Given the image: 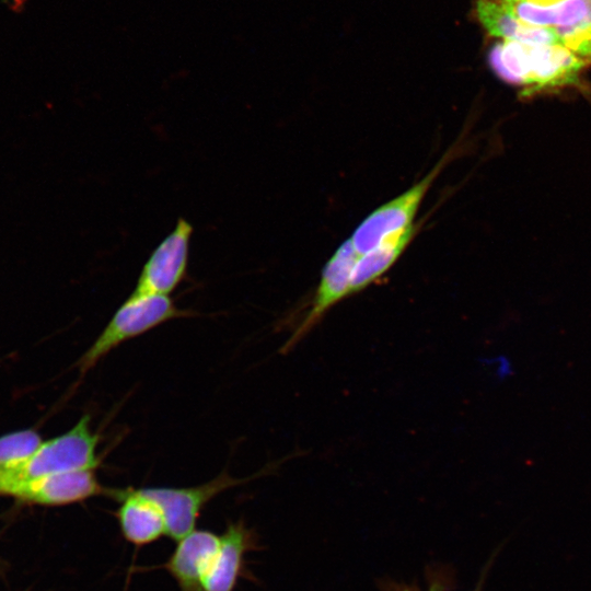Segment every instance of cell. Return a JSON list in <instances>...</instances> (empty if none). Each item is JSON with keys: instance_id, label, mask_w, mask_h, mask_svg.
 <instances>
[{"instance_id": "1", "label": "cell", "mask_w": 591, "mask_h": 591, "mask_svg": "<svg viewBox=\"0 0 591 591\" xmlns=\"http://www.w3.org/2000/svg\"><path fill=\"white\" fill-rule=\"evenodd\" d=\"M488 62L502 81L520 89L522 99L576 88L590 66L561 45L518 42L497 43Z\"/></svg>"}, {"instance_id": "2", "label": "cell", "mask_w": 591, "mask_h": 591, "mask_svg": "<svg viewBox=\"0 0 591 591\" xmlns=\"http://www.w3.org/2000/svg\"><path fill=\"white\" fill-rule=\"evenodd\" d=\"M99 433L91 428V417L82 416L67 432L40 445L23 461L0 471V495L42 477L73 471L95 470L102 462L97 454Z\"/></svg>"}, {"instance_id": "3", "label": "cell", "mask_w": 591, "mask_h": 591, "mask_svg": "<svg viewBox=\"0 0 591 591\" xmlns=\"http://www.w3.org/2000/svg\"><path fill=\"white\" fill-rule=\"evenodd\" d=\"M178 309L169 296L130 294L116 310L92 345L77 362L81 375L125 341L178 317L190 316Z\"/></svg>"}, {"instance_id": "4", "label": "cell", "mask_w": 591, "mask_h": 591, "mask_svg": "<svg viewBox=\"0 0 591 591\" xmlns=\"http://www.w3.org/2000/svg\"><path fill=\"white\" fill-rule=\"evenodd\" d=\"M506 5L523 22L552 30L561 46L591 65V0Z\"/></svg>"}, {"instance_id": "5", "label": "cell", "mask_w": 591, "mask_h": 591, "mask_svg": "<svg viewBox=\"0 0 591 591\" xmlns=\"http://www.w3.org/2000/svg\"><path fill=\"white\" fill-rule=\"evenodd\" d=\"M450 157L451 153L447 152L425 177L373 210L357 227L350 240L359 256L374 248L391 234L413 225L424 197Z\"/></svg>"}, {"instance_id": "6", "label": "cell", "mask_w": 591, "mask_h": 591, "mask_svg": "<svg viewBox=\"0 0 591 591\" xmlns=\"http://www.w3.org/2000/svg\"><path fill=\"white\" fill-rule=\"evenodd\" d=\"M252 477L236 478L223 470L212 479L196 486L143 487V489L161 507L166 535L177 542L195 530L196 522L208 502L219 494L251 480Z\"/></svg>"}, {"instance_id": "7", "label": "cell", "mask_w": 591, "mask_h": 591, "mask_svg": "<svg viewBox=\"0 0 591 591\" xmlns=\"http://www.w3.org/2000/svg\"><path fill=\"white\" fill-rule=\"evenodd\" d=\"M192 234V224L179 218L144 263L131 293L169 296L186 275Z\"/></svg>"}, {"instance_id": "8", "label": "cell", "mask_w": 591, "mask_h": 591, "mask_svg": "<svg viewBox=\"0 0 591 591\" xmlns=\"http://www.w3.org/2000/svg\"><path fill=\"white\" fill-rule=\"evenodd\" d=\"M358 258L359 255L350 239L341 243L334 252L322 270L311 306L286 344V348L300 341L334 305L351 296L352 273Z\"/></svg>"}, {"instance_id": "9", "label": "cell", "mask_w": 591, "mask_h": 591, "mask_svg": "<svg viewBox=\"0 0 591 591\" xmlns=\"http://www.w3.org/2000/svg\"><path fill=\"white\" fill-rule=\"evenodd\" d=\"M119 505L114 511L125 540L136 546L151 544L166 535L163 511L142 488H107L104 495Z\"/></svg>"}, {"instance_id": "10", "label": "cell", "mask_w": 591, "mask_h": 591, "mask_svg": "<svg viewBox=\"0 0 591 591\" xmlns=\"http://www.w3.org/2000/svg\"><path fill=\"white\" fill-rule=\"evenodd\" d=\"M256 548V534L244 521L229 522L201 579V591H234L244 573L245 555Z\"/></svg>"}, {"instance_id": "11", "label": "cell", "mask_w": 591, "mask_h": 591, "mask_svg": "<svg viewBox=\"0 0 591 591\" xmlns=\"http://www.w3.org/2000/svg\"><path fill=\"white\" fill-rule=\"evenodd\" d=\"M95 470L73 471L31 480L15 487L9 495L24 501L46 506H63L103 496Z\"/></svg>"}, {"instance_id": "12", "label": "cell", "mask_w": 591, "mask_h": 591, "mask_svg": "<svg viewBox=\"0 0 591 591\" xmlns=\"http://www.w3.org/2000/svg\"><path fill=\"white\" fill-rule=\"evenodd\" d=\"M220 545V535L195 529L179 541L161 566L175 580L179 591H201V579Z\"/></svg>"}, {"instance_id": "13", "label": "cell", "mask_w": 591, "mask_h": 591, "mask_svg": "<svg viewBox=\"0 0 591 591\" xmlns=\"http://www.w3.org/2000/svg\"><path fill=\"white\" fill-rule=\"evenodd\" d=\"M475 13L487 34L500 42L560 45L552 30L523 22L498 0H477Z\"/></svg>"}, {"instance_id": "14", "label": "cell", "mask_w": 591, "mask_h": 591, "mask_svg": "<svg viewBox=\"0 0 591 591\" xmlns=\"http://www.w3.org/2000/svg\"><path fill=\"white\" fill-rule=\"evenodd\" d=\"M415 233L416 227L413 224L360 255L352 273L350 293L360 292L383 276L403 254Z\"/></svg>"}, {"instance_id": "15", "label": "cell", "mask_w": 591, "mask_h": 591, "mask_svg": "<svg viewBox=\"0 0 591 591\" xmlns=\"http://www.w3.org/2000/svg\"><path fill=\"white\" fill-rule=\"evenodd\" d=\"M42 442L40 436L31 429L0 437V471L30 456Z\"/></svg>"}, {"instance_id": "16", "label": "cell", "mask_w": 591, "mask_h": 591, "mask_svg": "<svg viewBox=\"0 0 591 591\" xmlns=\"http://www.w3.org/2000/svg\"><path fill=\"white\" fill-rule=\"evenodd\" d=\"M451 576L443 571H432L426 589L419 588L417 584L398 583L387 581L382 583L383 591H450Z\"/></svg>"}, {"instance_id": "17", "label": "cell", "mask_w": 591, "mask_h": 591, "mask_svg": "<svg viewBox=\"0 0 591 591\" xmlns=\"http://www.w3.org/2000/svg\"><path fill=\"white\" fill-rule=\"evenodd\" d=\"M498 1L505 4H512V3H519V2L533 3V4H549V3H554L560 0H498Z\"/></svg>"}, {"instance_id": "18", "label": "cell", "mask_w": 591, "mask_h": 591, "mask_svg": "<svg viewBox=\"0 0 591 591\" xmlns=\"http://www.w3.org/2000/svg\"><path fill=\"white\" fill-rule=\"evenodd\" d=\"M491 560H493V558L488 561L487 566L482 571V573L479 576V579H478V582L476 583L475 588L472 591H483V587L485 584L486 577H487L488 570H489L490 565H491Z\"/></svg>"}]
</instances>
